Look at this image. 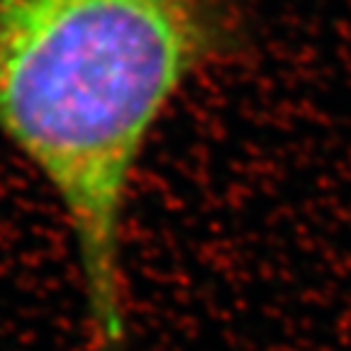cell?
I'll return each instance as SVG.
<instances>
[{"mask_svg": "<svg viewBox=\"0 0 351 351\" xmlns=\"http://www.w3.org/2000/svg\"><path fill=\"white\" fill-rule=\"evenodd\" d=\"M252 8L254 0H0V139L64 215L90 351H132V188L188 86L249 51Z\"/></svg>", "mask_w": 351, "mask_h": 351, "instance_id": "obj_1", "label": "cell"}]
</instances>
